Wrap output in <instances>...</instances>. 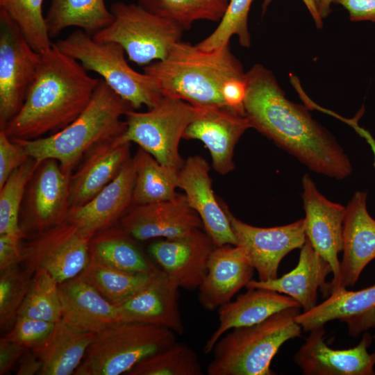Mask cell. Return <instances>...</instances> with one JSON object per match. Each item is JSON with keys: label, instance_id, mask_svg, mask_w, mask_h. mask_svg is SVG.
<instances>
[{"label": "cell", "instance_id": "cell-1", "mask_svg": "<svg viewBox=\"0 0 375 375\" xmlns=\"http://www.w3.org/2000/svg\"><path fill=\"white\" fill-rule=\"evenodd\" d=\"M245 117L251 128L311 171L338 180L352 172L350 160L308 108L290 101L272 72L260 64L245 73Z\"/></svg>", "mask_w": 375, "mask_h": 375}, {"label": "cell", "instance_id": "cell-2", "mask_svg": "<svg viewBox=\"0 0 375 375\" xmlns=\"http://www.w3.org/2000/svg\"><path fill=\"white\" fill-rule=\"evenodd\" d=\"M99 80L53 43L41 53L22 108L1 129L10 139L22 140L58 132L85 110Z\"/></svg>", "mask_w": 375, "mask_h": 375}, {"label": "cell", "instance_id": "cell-3", "mask_svg": "<svg viewBox=\"0 0 375 375\" xmlns=\"http://www.w3.org/2000/svg\"><path fill=\"white\" fill-rule=\"evenodd\" d=\"M143 69L158 81L163 97L199 107H226L222 94L224 85L245 75L229 44L206 51L181 40L173 44L165 58Z\"/></svg>", "mask_w": 375, "mask_h": 375}, {"label": "cell", "instance_id": "cell-4", "mask_svg": "<svg viewBox=\"0 0 375 375\" xmlns=\"http://www.w3.org/2000/svg\"><path fill=\"white\" fill-rule=\"evenodd\" d=\"M131 109L100 78L87 107L63 129L38 139L11 140L19 144L29 157L40 162L49 158L56 160L62 171L72 175L89 149L125 132L126 122L122 118Z\"/></svg>", "mask_w": 375, "mask_h": 375}, {"label": "cell", "instance_id": "cell-5", "mask_svg": "<svg viewBox=\"0 0 375 375\" xmlns=\"http://www.w3.org/2000/svg\"><path fill=\"white\" fill-rule=\"evenodd\" d=\"M300 306L282 310L267 319L232 329L215 344L208 375H273V358L288 340L300 336L295 317Z\"/></svg>", "mask_w": 375, "mask_h": 375}, {"label": "cell", "instance_id": "cell-6", "mask_svg": "<svg viewBox=\"0 0 375 375\" xmlns=\"http://www.w3.org/2000/svg\"><path fill=\"white\" fill-rule=\"evenodd\" d=\"M54 44L88 71L101 76L133 110L143 106L151 109L164 97L156 78L133 69L126 61L125 51L117 43L97 41L78 29Z\"/></svg>", "mask_w": 375, "mask_h": 375}, {"label": "cell", "instance_id": "cell-7", "mask_svg": "<svg viewBox=\"0 0 375 375\" xmlns=\"http://www.w3.org/2000/svg\"><path fill=\"white\" fill-rule=\"evenodd\" d=\"M175 334L143 322L113 323L96 333L74 374H126L143 359L176 342Z\"/></svg>", "mask_w": 375, "mask_h": 375}, {"label": "cell", "instance_id": "cell-8", "mask_svg": "<svg viewBox=\"0 0 375 375\" xmlns=\"http://www.w3.org/2000/svg\"><path fill=\"white\" fill-rule=\"evenodd\" d=\"M112 23L92 38L119 44L129 60L138 65L163 60L184 29L176 22L152 14L138 4L114 3Z\"/></svg>", "mask_w": 375, "mask_h": 375}, {"label": "cell", "instance_id": "cell-9", "mask_svg": "<svg viewBox=\"0 0 375 375\" xmlns=\"http://www.w3.org/2000/svg\"><path fill=\"white\" fill-rule=\"evenodd\" d=\"M201 109L183 100L164 97L147 112L128 111L126 129L119 140L138 144L162 165L179 171L185 162L178 151L180 140Z\"/></svg>", "mask_w": 375, "mask_h": 375}, {"label": "cell", "instance_id": "cell-10", "mask_svg": "<svg viewBox=\"0 0 375 375\" xmlns=\"http://www.w3.org/2000/svg\"><path fill=\"white\" fill-rule=\"evenodd\" d=\"M93 235L66 219L34 234L21 248L20 265L31 276L45 271L58 283L78 276L90 260Z\"/></svg>", "mask_w": 375, "mask_h": 375}, {"label": "cell", "instance_id": "cell-11", "mask_svg": "<svg viewBox=\"0 0 375 375\" xmlns=\"http://www.w3.org/2000/svg\"><path fill=\"white\" fill-rule=\"evenodd\" d=\"M36 51L8 13L0 8V128L18 113L36 74Z\"/></svg>", "mask_w": 375, "mask_h": 375}, {"label": "cell", "instance_id": "cell-12", "mask_svg": "<svg viewBox=\"0 0 375 375\" xmlns=\"http://www.w3.org/2000/svg\"><path fill=\"white\" fill-rule=\"evenodd\" d=\"M222 205L229 219L238 245L244 251L260 281L277 278L283 258L294 249H301L306 242L304 219L284 226L258 227L241 221L224 203Z\"/></svg>", "mask_w": 375, "mask_h": 375}, {"label": "cell", "instance_id": "cell-13", "mask_svg": "<svg viewBox=\"0 0 375 375\" xmlns=\"http://www.w3.org/2000/svg\"><path fill=\"white\" fill-rule=\"evenodd\" d=\"M71 174L62 171L59 162L49 158L42 161L29 181L21 228L38 233L67 218L70 206Z\"/></svg>", "mask_w": 375, "mask_h": 375}, {"label": "cell", "instance_id": "cell-14", "mask_svg": "<svg viewBox=\"0 0 375 375\" xmlns=\"http://www.w3.org/2000/svg\"><path fill=\"white\" fill-rule=\"evenodd\" d=\"M302 186L306 238L331 267L333 279L328 283L330 294L339 283L338 254L343 247L342 227L346 208L328 200L320 193L308 174L303 176Z\"/></svg>", "mask_w": 375, "mask_h": 375}, {"label": "cell", "instance_id": "cell-15", "mask_svg": "<svg viewBox=\"0 0 375 375\" xmlns=\"http://www.w3.org/2000/svg\"><path fill=\"white\" fill-rule=\"evenodd\" d=\"M119 222L138 240L173 239L203 228L185 194H177L170 200L132 206Z\"/></svg>", "mask_w": 375, "mask_h": 375}, {"label": "cell", "instance_id": "cell-16", "mask_svg": "<svg viewBox=\"0 0 375 375\" xmlns=\"http://www.w3.org/2000/svg\"><path fill=\"white\" fill-rule=\"evenodd\" d=\"M324 326L312 329L294 356L305 375H373L375 352L368 348L372 339L364 333L357 346L347 349L330 348L324 342Z\"/></svg>", "mask_w": 375, "mask_h": 375}, {"label": "cell", "instance_id": "cell-17", "mask_svg": "<svg viewBox=\"0 0 375 375\" xmlns=\"http://www.w3.org/2000/svg\"><path fill=\"white\" fill-rule=\"evenodd\" d=\"M216 246L202 228L173 239L160 240L149 246L154 259L179 286L193 291L199 288Z\"/></svg>", "mask_w": 375, "mask_h": 375}, {"label": "cell", "instance_id": "cell-18", "mask_svg": "<svg viewBox=\"0 0 375 375\" xmlns=\"http://www.w3.org/2000/svg\"><path fill=\"white\" fill-rule=\"evenodd\" d=\"M210 166L200 156H190L178 172V188L199 216L204 231L216 247L238 245L229 219L215 197L209 175Z\"/></svg>", "mask_w": 375, "mask_h": 375}, {"label": "cell", "instance_id": "cell-19", "mask_svg": "<svg viewBox=\"0 0 375 375\" xmlns=\"http://www.w3.org/2000/svg\"><path fill=\"white\" fill-rule=\"evenodd\" d=\"M249 128L245 116L227 107H201L199 115L185 130L183 138L202 142L210 153L213 169L224 175L234 169L235 145Z\"/></svg>", "mask_w": 375, "mask_h": 375}, {"label": "cell", "instance_id": "cell-20", "mask_svg": "<svg viewBox=\"0 0 375 375\" xmlns=\"http://www.w3.org/2000/svg\"><path fill=\"white\" fill-rule=\"evenodd\" d=\"M179 286L159 269L140 290L117 305L121 322H138L184 333L178 303Z\"/></svg>", "mask_w": 375, "mask_h": 375}, {"label": "cell", "instance_id": "cell-21", "mask_svg": "<svg viewBox=\"0 0 375 375\" xmlns=\"http://www.w3.org/2000/svg\"><path fill=\"white\" fill-rule=\"evenodd\" d=\"M367 198V192L357 191L345 206L343 256L335 290L353 286L365 267L375 259V219L368 212Z\"/></svg>", "mask_w": 375, "mask_h": 375}, {"label": "cell", "instance_id": "cell-22", "mask_svg": "<svg viewBox=\"0 0 375 375\" xmlns=\"http://www.w3.org/2000/svg\"><path fill=\"white\" fill-rule=\"evenodd\" d=\"M255 269L239 245L215 247L206 275L199 287L198 299L207 310L219 308L252 280Z\"/></svg>", "mask_w": 375, "mask_h": 375}, {"label": "cell", "instance_id": "cell-23", "mask_svg": "<svg viewBox=\"0 0 375 375\" xmlns=\"http://www.w3.org/2000/svg\"><path fill=\"white\" fill-rule=\"evenodd\" d=\"M135 178L132 157L92 199L82 206L70 208L67 219L91 235L115 226L132 206Z\"/></svg>", "mask_w": 375, "mask_h": 375}, {"label": "cell", "instance_id": "cell-24", "mask_svg": "<svg viewBox=\"0 0 375 375\" xmlns=\"http://www.w3.org/2000/svg\"><path fill=\"white\" fill-rule=\"evenodd\" d=\"M131 143L119 136L103 141L89 149L70 178V206L85 204L106 186L131 158Z\"/></svg>", "mask_w": 375, "mask_h": 375}, {"label": "cell", "instance_id": "cell-25", "mask_svg": "<svg viewBox=\"0 0 375 375\" xmlns=\"http://www.w3.org/2000/svg\"><path fill=\"white\" fill-rule=\"evenodd\" d=\"M335 319L347 322L349 333L353 336L375 327V284L356 291L340 288L325 301L295 317L306 332Z\"/></svg>", "mask_w": 375, "mask_h": 375}, {"label": "cell", "instance_id": "cell-26", "mask_svg": "<svg viewBox=\"0 0 375 375\" xmlns=\"http://www.w3.org/2000/svg\"><path fill=\"white\" fill-rule=\"evenodd\" d=\"M300 249L298 263L292 271L279 278L267 281L252 279L247 285V289L276 291L292 297L303 308V312L312 308L317 305L318 290L323 292L324 296L329 294L326 278L332 273V269L307 238Z\"/></svg>", "mask_w": 375, "mask_h": 375}, {"label": "cell", "instance_id": "cell-27", "mask_svg": "<svg viewBox=\"0 0 375 375\" xmlns=\"http://www.w3.org/2000/svg\"><path fill=\"white\" fill-rule=\"evenodd\" d=\"M300 306L292 297L276 291L248 288L218 308L219 325L206 341L203 352L210 353L219 339L235 328L258 324L274 314L291 307Z\"/></svg>", "mask_w": 375, "mask_h": 375}, {"label": "cell", "instance_id": "cell-28", "mask_svg": "<svg viewBox=\"0 0 375 375\" xmlns=\"http://www.w3.org/2000/svg\"><path fill=\"white\" fill-rule=\"evenodd\" d=\"M62 319L71 326L98 333L121 322L117 308L78 276L59 283Z\"/></svg>", "mask_w": 375, "mask_h": 375}, {"label": "cell", "instance_id": "cell-29", "mask_svg": "<svg viewBox=\"0 0 375 375\" xmlns=\"http://www.w3.org/2000/svg\"><path fill=\"white\" fill-rule=\"evenodd\" d=\"M96 333L78 330L62 318L34 351L42 367L39 375H71L83 361Z\"/></svg>", "mask_w": 375, "mask_h": 375}, {"label": "cell", "instance_id": "cell-30", "mask_svg": "<svg viewBox=\"0 0 375 375\" xmlns=\"http://www.w3.org/2000/svg\"><path fill=\"white\" fill-rule=\"evenodd\" d=\"M135 240L120 226L100 231L90 240V259L133 273L152 274L158 271Z\"/></svg>", "mask_w": 375, "mask_h": 375}, {"label": "cell", "instance_id": "cell-31", "mask_svg": "<svg viewBox=\"0 0 375 375\" xmlns=\"http://www.w3.org/2000/svg\"><path fill=\"white\" fill-rule=\"evenodd\" d=\"M113 19L114 15L104 0H51L45 16L51 39L72 26L94 35L110 25Z\"/></svg>", "mask_w": 375, "mask_h": 375}, {"label": "cell", "instance_id": "cell-32", "mask_svg": "<svg viewBox=\"0 0 375 375\" xmlns=\"http://www.w3.org/2000/svg\"><path fill=\"white\" fill-rule=\"evenodd\" d=\"M133 158L136 178L132 206L170 200L177 195L179 171L162 165L142 148Z\"/></svg>", "mask_w": 375, "mask_h": 375}, {"label": "cell", "instance_id": "cell-33", "mask_svg": "<svg viewBox=\"0 0 375 375\" xmlns=\"http://www.w3.org/2000/svg\"><path fill=\"white\" fill-rule=\"evenodd\" d=\"M156 272L133 273L90 259L87 267L78 276L92 286L108 301L117 306L143 288Z\"/></svg>", "mask_w": 375, "mask_h": 375}, {"label": "cell", "instance_id": "cell-34", "mask_svg": "<svg viewBox=\"0 0 375 375\" xmlns=\"http://www.w3.org/2000/svg\"><path fill=\"white\" fill-rule=\"evenodd\" d=\"M156 15L173 21L184 31L199 20L220 22L230 0H138Z\"/></svg>", "mask_w": 375, "mask_h": 375}, {"label": "cell", "instance_id": "cell-35", "mask_svg": "<svg viewBox=\"0 0 375 375\" xmlns=\"http://www.w3.org/2000/svg\"><path fill=\"white\" fill-rule=\"evenodd\" d=\"M40 162L30 157L0 188V235L22 239L26 236L19 224V212L28 184Z\"/></svg>", "mask_w": 375, "mask_h": 375}, {"label": "cell", "instance_id": "cell-36", "mask_svg": "<svg viewBox=\"0 0 375 375\" xmlns=\"http://www.w3.org/2000/svg\"><path fill=\"white\" fill-rule=\"evenodd\" d=\"M128 375H201L197 355L188 344L175 342L139 362Z\"/></svg>", "mask_w": 375, "mask_h": 375}, {"label": "cell", "instance_id": "cell-37", "mask_svg": "<svg viewBox=\"0 0 375 375\" xmlns=\"http://www.w3.org/2000/svg\"><path fill=\"white\" fill-rule=\"evenodd\" d=\"M59 283L45 271L35 272L19 315L56 323L62 318Z\"/></svg>", "mask_w": 375, "mask_h": 375}, {"label": "cell", "instance_id": "cell-38", "mask_svg": "<svg viewBox=\"0 0 375 375\" xmlns=\"http://www.w3.org/2000/svg\"><path fill=\"white\" fill-rule=\"evenodd\" d=\"M44 0H0V8L17 24L32 47L42 53L53 44L42 6Z\"/></svg>", "mask_w": 375, "mask_h": 375}, {"label": "cell", "instance_id": "cell-39", "mask_svg": "<svg viewBox=\"0 0 375 375\" xmlns=\"http://www.w3.org/2000/svg\"><path fill=\"white\" fill-rule=\"evenodd\" d=\"M253 1L230 0L219 25L208 37L197 44V47L206 51L219 49L229 44L231 38L236 35L242 47H249L251 35L248 18Z\"/></svg>", "mask_w": 375, "mask_h": 375}, {"label": "cell", "instance_id": "cell-40", "mask_svg": "<svg viewBox=\"0 0 375 375\" xmlns=\"http://www.w3.org/2000/svg\"><path fill=\"white\" fill-rule=\"evenodd\" d=\"M32 276L20 265L0 271V328L9 331L16 321Z\"/></svg>", "mask_w": 375, "mask_h": 375}, {"label": "cell", "instance_id": "cell-41", "mask_svg": "<svg viewBox=\"0 0 375 375\" xmlns=\"http://www.w3.org/2000/svg\"><path fill=\"white\" fill-rule=\"evenodd\" d=\"M56 323L19 315L4 337L26 349L39 347L52 331Z\"/></svg>", "mask_w": 375, "mask_h": 375}, {"label": "cell", "instance_id": "cell-42", "mask_svg": "<svg viewBox=\"0 0 375 375\" xmlns=\"http://www.w3.org/2000/svg\"><path fill=\"white\" fill-rule=\"evenodd\" d=\"M30 157L24 149L0 129V188L12 172Z\"/></svg>", "mask_w": 375, "mask_h": 375}, {"label": "cell", "instance_id": "cell-43", "mask_svg": "<svg viewBox=\"0 0 375 375\" xmlns=\"http://www.w3.org/2000/svg\"><path fill=\"white\" fill-rule=\"evenodd\" d=\"M222 94L227 108L245 116L244 100L247 94L245 75L242 78H235L227 81L223 88Z\"/></svg>", "mask_w": 375, "mask_h": 375}, {"label": "cell", "instance_id": "cell-44", "mask_svg": "<svg viewBox=\"0 0 375 375\" xmlns=\"http://www.w3.org/2000/svg\"><path fill=\"white\" fill-rule=\"evenodd\" d=\"M22 240L10 235H0V271L20 265Z\"/></svg>", "mask_w": 375, "mask_h": 375}, {"label": "cell", "instance_id": "cell-45", "mask_svg": "<svg viewBox=\"0 0 375 375\" xmlns=\"http://www.w3.org/2000/svg\"><path fill=\"white\" fill-rule=\"evenodd\" d=\"M334 2L348 11L351 21L375 23V0H335Z\"/></svg>", "mask_w": 375, "mask_h": 375}, {"label": "cell", "instance_id": "cell-46", "mask_svg": "<svg viewBox=\"0 0 375 375\" xmlns=\"http://www.w3.org/2000/svg\"><path fill=\"white\" fill-rule=\"evenodd\" d=\"M26 349L4 336L0 340V374L11 371Z\"/></svg>", "mask_w": 375, "mask_h": 375}, {"label": "cell", "instance_id": "cell-47", "mask_svg": "<svg viewBox=\"0 0 375 375\" xmlns=\"http://www.w3.org/2000/svg\"><path fill=\"white\" fill-rule=\"evenodd\" d=\"M42 367V362L38 355L33 350L26 349L18 360L16 374H39Z\"/></svg>", "mask_w": 375, "mask_h": 375}, {"label": "cell", "instance_id": "cell-48", "mask_svg": "<svg viewBox=\"0 0 375 375\" xmlns=\"http://www.w3.org/2000/svg\"><path fill=\"white\" fill-rule=\"evenodd\" d=\"M364 112V108L362 107L356 114V115L351 119H347L345 117H342L341 115L333 112L332 116L340 119V121H342L343 122L347 124L349 126H350L351 128L354 129V131L362 138H363L368 144L370 146L371 149L374 153V167H375V138L373 137V135L366 130L365 128L361 127L358 124V120L360 119L361 116L362 115Z\"/></svg>", "mask_w": 375, "mask_h": 375}, {"label": "cell", "instance_id": "cell-49", "mask_svg": "<svg viewBox=\"0 0 375 375\" xmlns=\"http://www.w3.org/2000/svg\"><path fill=\"white\" fill-rule=\"evenodd\" d=\"M273 0H263V3L262 5V14L264 15V13L266 12L268 6L271 3V2ZM305 6H306L308 12H310L315 26L317 28H322L323 27V19L320 17L316 6L315 4L314 0H301Z\"/></svg>", "mask_w": 375, "mask_h": 375}, {"label": "cell", "instance_id": "cell-50", "mask_svg": "<svg viewBox=\"0 0 375 375\" xmlns=\"http://www.w3.org/2000/svg\"><path fill=\"white\" fill-rule=\"evenodd\" d=\"M335 0H314L317 10L322 18L327 17L331 12V4Z\"/></svg>", "mask_w": 375, "mask_h": 375}, {"label": "cell", "instance_id": "cell-51", "mask_svg": "<svg viewBox=\"0 0 375 375\" xmlns=\"http://www.w3.org/2000/svg\"><path fill=\"white\" fill-rule=\"evenodd\" d=\"M374 342H375V335H374Z\"/></svg>", "mask_w": 375, "mask_h": 375}]
</instances>
